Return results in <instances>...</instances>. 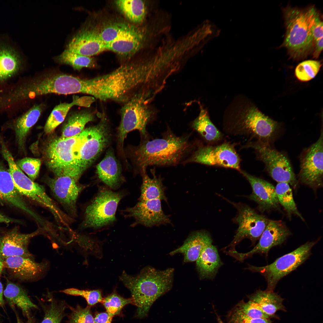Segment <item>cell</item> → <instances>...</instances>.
<instances>
[{"label":"cell","mask_w":323,"mask_h":323,"mask_svg":"<svg viewBox=\"0 0 323 323\" xmlns=\"http://www.w3.org/2000/svg\"><path fill=\"white\" fill-rule=\"evenodd\" d=\"M149 65L146 60L125 63L107 74L88 79V94L103 101L124 103L136 93L149 90Z\"/></svg>","instance_id":"6da1fadb"},{"label":"cell","mask_w":323,"mask_h":323,"mask_svg":"<svg viewBox=\"0 0 323 323\" xmlns=\"http://www.w3.org/2000/svg\"><path fill=\"white\" fill-rule=\"evenodd\" d=\"M174 271L173 268L159 270L147 266L135 276L123 272L120 280L131 293L132 304L137 308V316H147L153 303L170 290Z\"/></svg>","instance_id":"7a4b0ae2"},{"label":"cell","mask_w":323,"mask_h":323,"mask_svg":"<svg viewBox=\"0 0 323 323\" xmlns=\"http://www.w3.org/2000/svg\"><path fill=\"white\" fill-rule=\"evenodd\" d=\"M191 147L188 137L177 136L170 132L161 138L143 141L134 149L132 156L141 173L150 165L177 164Z\"/></svg>","instance_id":"3957f363"},{"label":"cell","mask_w":323,"mask_h":323,"mask_svg":"<svg viewBox=\"0 0 323 323\" xmlns=\"http://www.w3.org/2000/svg\"><path fill=\"white\" fill-rule=\"evenodd\" d=\"M283 14L286 32L283 46L294 59L306 57L313 46L312 27L318 13L313 6L301 9L288 6Z\"/></svg>","instance_id":"277c9868"},{"label":"cell","mask_w":323,"mask_h":323,"mask_svg":"<svg viewBox=\"0 0 323 323\" xmlns=\"http://www.w3.org/2000/svg\"><path fill=\"white\" fill-rule=\"evenodd\" d=\"M83 131L70 138L54 139L47 145V163L56 176H68L79 180L83 172L80 164L78 152Z\"/></svg>","instance_id":"5b68a950"},{"label":"cell","mask_w":323,"mask_h":323,"mask_svg":"<svg viewBox=\"0 0 323 323\" xmlns=\"http://www.w3.org/2000/svg\"><path fill=\"white\" fill-rule=\"evenodd\" d=\"M151 101L146 92L140 91L132 96L121 108V118L118 129L117 140L118 147L121 154L123 153L124 140L129 132L138 130L143 137L146 138V126L153 115L149 106Z\"/></svg>","instance_id":"8992f818"},{"label":"cell","mask_w":323,"mask_h":323,"mask_svg":"<svg viewBox=\"0 0 323 323\" xmlns=\"http://www.w3.org/2000/svg\"><path fill=\"white\" fill-rule=\"evenodd\" d=\"M23 87L26 100L48 94H86V79L65 74H49L24 80Z\"/></svg>","instance_id":"52a82bcc"},{"label":"cell","mask_w":323,"mask_h":323,"mask_svg":"<svg viewBox=\"0 0 323 323\" xmlns=\"http://www.w3.org/2000/svg\"><path fill=\"white\" fill-rule=\"evenodd\" d=\"M1 153L8 164L9 172L18 192L47 208L55 219L61 218L63 212L48 195L43 186L34 182L23 173L4 142L1 143Z\"/></svg>","instance_id":"ba28073f"},{"label":"cell","mask_w":323,"mask_h":323,"mask_svg":"<svg viewBox=\"0 0 323 323\" xmlns=\"http://www.w3.org/2000/svg\"><path fill=\"white\" fill-rule=\"evenodd\" d=\"M317 242H307L293 251L278 258L270 264L261 267L249 265L246 269L260 273L267 282L266 290L273 291L282 278L295 269L308 258L311 254V249Z\"/></svg>","instance_id":"9c48e42d"},{"label":"cell","mask_w":323,"mask_h":323,"mask_svg":"<svg viewBox=\"0 0 323 323\" xmlns=\"http://www.w3.org/2000/svg\"><path fill=\"white\" fill-rule=\"evenodd\" d=\"M124 196L122 192L100 187L96 196L86 208L81 227L98 228L113 222L118 203Z\"/></svg>","instance_id":"30bf717a"},{"label":"cell","mask_w":323,"mask_h":323,"mask_svg":"<svg viewBox=\"0 0 323 323\" xmlns=\"http://www.w3.org/2000/svg\"><path fill=\"white\" fill-rule=\"evenodd\" d=\"M233 104L230 112L234 125L260 139H268L273 135L278 128L277 122L249 104V101Z\"/></svg>","instance_id":"8fae6325"},{"label":"cell","mask_w":323,"mask_h":323,"mask_svg":"<svg viewBox=\"0 0 323 323\" xmlns=\"http://www.w3.org/2000/svg\"><path fill=\"white\" fill-rule=\"evenodd\" d=\"M249 146L256 151L259 158L264 163L266 170L272 178L278 183L285 182L294 188L297 181L290 162L284 154L261 141L251 143Z\"/></svg>","instance_id":"7c38bea8"},{"label":"cell","mask_w":323,"mask_h":323,"mask_svg":"<svg viewBox=\"0 0 323 323\" xmlns=\"http://www.w3.org/2000/svg\"><path fill=\"white\" fill-rule=\"evenodd\" d=\"M230 202L237 209V214L233 220L238 226L233 240L225 249L228 247L231 249H235V246L245 238L249 239L252 244L254 245L259 239L270 220L265 216L258 214L246 205Z\"/></svg>","instance_id":"4fadbf2b"},{"label":"cell","mask_w":323,"mask_h":323,"mask_svg":"<svg viewBox=\"0 0 323 323\" xmlns=\"http://www.w3.org/2000/svg\"><path fill=\"white\" fill-rule=\"evenodd\" d=\"M323 132L317 141L307 148L301 158L298 174L301 183L314 189L322 186Z\"/></svg>","instance_id":"5bb4252c"},{"label":"cell","mask_w":323,"mask_h":323,"mask_svg":"<svg viewBox=\"0 0 323 323\" xmlns=\"http://www.w3.org/2000/svg\"><path fill=\"white\" fill-rule=\"evenodd\" d=\"M240 171V158L234 146L228 143L199 147L186 161Z\"/></svg>","instance_id":"9a60e30c"},{"label":"cell","mask_w":323,"mask_h":323,"mask_svg":"<svg viewBox=\"0 0 323 323\" xmlns=\"http://www.w3.org/2000/svg\"><path fill=\"white\" fill-rule=\"evenodd\" d=\"M291 234L285 223L281 221L270 220L259 239L257 244L246 253L238 252L235 249H229L226 253L236 260L242 262L257 254L268 255L270 249L283 244Z\"/></svg>","instance_id":"2e32d148"},{"label":"cell","mask_w":323,"mask_h":323,"mask_svg":"<svg viewBox=\"0 0 323 323\" xmlns=\"http://www.w3.org/2000/svg\"><path fill=\"white\" fill-rule=\"evenodd\" d=\"M78 180L68 176H55L47 181L53 195L67 212L72 216L77 215V202L86 186Z\"/></svg>","instance_id":"e0dca14e"},{"label":"cell","mask_w":323,"mask_h":323,"mask_svg":"<svg viewBox=\"0 0 323 323\" xmlns=\"http://www.w3.org/2000/svg\"><path fill=\"white\" fill-rule=\"evenodd\" d=\"M66 49L89 57L106 50V45L100 36L98 27L89 22L84 24L72 35Z\"/></svg>","instance_id":"ac0fdd59"},{"label":"cell","mask_w":323,"mask_h":323,"mask_svg":"<svg viewBox=\"0 0 323 323\" xmlns=\"http://www.w3.org/2000/svg\"><path fill=\"white\" fill-rule=\"evenodd\" d=\"M45 231L39 227L30 233L23 234L15 227L0 235V258L3 261L13 256H20L33 259V256L28 250L30 240L33 237L44 233Z\"/></svg>","instance_id":"d6986e66"},{"label":"cell","mask_w":323,"mask_h":323,"mask_svg":"<svg viewBox=\"0 0 323 323\" xmlns=\"http://www.w3.org/2000/svg\"><path fill=\"white\" fill-rule=\"evenodd\" d=\"M124 211L125 216L135 220L134 225L140 224L151 227L171 223L169 216L164 212L159 199L139 201L134 206Z\"/></svg>","instance_id":"ffe728a7"},{"label":"cell","mask_w":323,"mask_h":323,"mask_svg":"<svg viewBox=\"0 0 323 323\" xmlns=\"http://www.w3.org/2000/svg\"><path fill=\"white\" fill-rule=\"evenodd\" d=\"M157 31L148 33L146 30L133 25L127 32L106 45V50L116 53L122 59H127L143 47L148 36H156L157 34L149 35L156 33Z\"/></svg>","instance_id":"44dd1931"},{"label":"cell","mask_w":323,"mask_h":323,"mask_svg":"<svg viewBox=\"0 0 323 323\" xmlns=\"http://www.w3.org/2000/svg\"><path fill=\"white\" fill-rule=\"evenodd\" d=\"M0 202L17 208L32 217L38 224L43 225L45 220L26 204L15 186L9 169L0 159Z\"/></svg>","instance_id":"7402d4cb"},{"label":"cell","mask_w":323,"mask_h":323,"mask_svg":"<svg viewBox=\"0 0 323 323\" xmlns=\"http://www.w3.org/2000/svg\"><path fill=\"white\" fill-rule=\"evenodd\" d=\"M4 269L15 279L22 281L34 280L45 271V262L37 263L33 259L20 256L8 257L3 261Z\"/></svg>","instance_id":"603a6c76"},{"label":"cell","mask_w":323,"mask_h":323,"mask_svg":"<svg viewBox=\"0 0 323 323\" xmlns=\"http://www.w3.org/2000/svg\"><path fill=\"white\" fill-rule=\"evenodd\" d=\"M240 172L248 180L252 189L249 198L255 202L262 211L279 208V203L275 188L271 183L241 170Z\"/></svg>","instance_id":"cb8c5ba5"},{"label":"cell","mask_w":323,"mask_h":323,"mask_svg":"<svg viewBox=\"0 0 323 323\" xmlns=\"http://www.w3.org/2000/svg\"><path fill=\"white\" fill-rule=\"evenodd\" d=\"M21 55L10 44L0 42V86L19 75L24 68Z\"/></svg>","instance_id":"d4e9b609"},{"label":"cell","mask_w":323,"mask_h":323,"mask_svg":"<svg viewBox=\"0 0 323 323\" xmlns=\"http://www.w3.org/2000/svg\"><path fill=\"white\" fill-rule=\"evenodd\" d=\"M212 243L211 238L208 232L204 231H196L191 233L181 246L171 252L170 254L181 253L184 256V262L195 261L204 249L212 244Z\"/></svg>","instance_id":"484cf974"},{"label":"cell","mask_w":323,"mask_h":323,"mask_svg":"<svg viewBox=\"0 0 323 323\" xmlns=\"http://www.w3.org/2000/svg\"><path fill=\"white\" fill-rule=\"evenodd\" d=\"M96 173L99 179L111 189L120 187L123 179L120 166L111 149L96 167Z\"/></svg>","instance_id":"4316f807"},{"label":"cell","mask_w":323,"mask_h":323,"mask_svg":"<svg viewBox=\"0 0 323 323\" xmlns=\"http://www.w3.org/2000/svg\"><path fill=\"white\" fill-rule=\"evenodd\" d=\"M44 106L42 104L34 105L12 121L11 125L15 131L16 141L20 150H24L27 135L31 128L38 121Z\"/></svg>","instance_id":"83f0119b"},{"label":"cell","mask_w":323,"mask_h":323,"mask_svg":"<svg viewBox=\"0 0 323 323\" xmlns=\"http://www.w3.org/2000/svg\"><path fill=\"white\" fill-rule=\"evenodd\" d=\"M72 98L71 102L60 103L54 108L44 126V131L46 134L52 133L56 128L63 121L72 106L77 105L89 107L95 100L94 98L92 96L80 97L74 95Z\"/></svg>","instance_id":"f1b7e54d"},{"label":"cell","mask_w":323,"mask_h":323,"mask_svg":"<svg viewBox=\"0 0 323 323\" xmlns=\"http://www.w3.org/2000/svg\"><path fill=\"white\" fill-rule=\"evenodd\" d=\"M196 261L201 279H213L223 265L217 248L212 244L204 249Z\"/></svg>","instance_id":"f546056e"},{"label":"cell","mask_w":323,"mask_h":323,"mask_svg":"<svg viewBox=\"0 0 323 323\" xmlns=\"http://www.w3.org/2000/svg\"><path fill=\"white\" fill-rule=\"evenodd\" d=\"M3 295L11 306L16 305L22 310L24 315L29 317L31 310L38 307L31 301L26 292L19 285L8 282Z\"/></svg>","instance_id":"4dcf8cb0"},{"label":"cell","mask_w":323,"mask_h":323,"mask_svg":"<svg viewBox=\"0 0 323 323\" xmlns=\"http://www.w3.org/2000/svg\"><path fill=\"white\" fill-rule=\"evenodd\" d=\"M151 172L153 176L152 178L147 175L146 171L141 173L142 182L139 201L159 199L167 202L165 187L163 185L162 179L161 177H158L155 175L153 170Z\"/></svg>","instance_id":"1f68e13d"},{"label":"cell","mask_w":323,"mask_h":323,"mask_svg":"<svg viewBox=\"0 0 323 323\" xmlns=\"http://www.w3.org/2000/svg\"><path fill=\"white\" fill-rule=\"evenodd\" d=\"M250 300L258 304L270 318L274 316L277 311L285 310L283 304V299L273 291L258 290L250 297Z\"/></svg>","instance_id":"d6a6232c"},{"label":"cell","mask_w":323,"mask_h":323,"mask_svg":"<svg viewBox=\"0 0 323 323\" xmlns=\"http://www.w3.org/2000/svg\"><path fill=\"white\" fill-rule=\"evenodd\" d=\"M95 118L94 113L90 110H82L72 112L64 125L60 138H66L77 135L83 130L87 123L93 121Z\"/></svg>","instance_id":"836d02e7"},{"label":"cell","mask_w":323,"mask_h":323,"mask_svg":"<svg viewBox=\"0 0 323 323\" xmlns=\"http://www.w3.org/2000/svg\"><path fill=\"white\" fill-rule=\"evenodd\" d=\"M115 3L121 13L129 21L141 25L146 19L147 8L146 3L141 0H117Z\"/></svg>","instance_id":"e575fe53"},{"label":"cell","mask_w":323,"mask_h":323,"mask_svg":"<svg viewBox=\"0 0 323 323\" xmlns=\"http://www.w3.org/2000/svg\"><path fill=\"white\" fill-rule=\"evenodd\" d=\"M199 105V113L192 122V127L208 141L219 140L221 136L220 132L211 121L207 110Z\"/></svg>","instance_id":"d590c367"},{"label":"cell","mask_w":323,"mask_h":323,"mask_svg":"<svg viewBox=\"0 0 323 323\" xmlns=\"http://www.w3.org/2000/svg\"><path fill=\"white\" fill-rule=\"evenodd\" d=\"M54 60L58 63L69 65L78 71L83 68H93L96 65L95 60L91 57L81 55L66 49L54 57Z\"/></svg>","instance_id":"8d00e7d4"},{"label":"cell","mask_w":323,"mask_h":323,"mask_svg":"<svg viewBox=\"0 0 323 323\" xmlns=\"http://www.w3.org/2000/svg\"><path fill=\"white\" fill-rule=\"evenodd\" d=\"M275 190L279 202L286 211L289 218L294 214L304 220V218L297 209L289 184L285 182L278 183Z\"/></svg>","instance_id":"74e56055"},{"label":"cell","mask_w":323,"mask_h":323,"mask_svg":"<svg viewBox=\"0 0 323 323\" xmlns=\"http://www.w3.org/2000/svg\"><path fill=\"white\" fill-rule=\"evenodd\" d=\"M133 25L121 21L107 23L98 28L100 36L106 46L128 31Z\"/></svg>","instance_id":"f35d334b"},{"label":"cell","mask_w":323,"mask_h":323,"mask_svg":"<svg viewBox=\"0 0 323 323\" xmlns=\"http://www.w3.org/2000/svg\"><path fill=\"white\" fill-rule=\"evenodd\" d=\"M102 303L106 312L113 317L119 314L125 306L129 304H132V301L131 298H125L115 291L103 298Z\"/></svg>","instance_id":"ab89813d"},{"label":"cell","mask_w":323,"mask_h":323,"mask_svg":"<svg viewBox=\"0 0 323 323\" xmlns=\"http://www.w3.org/2000/svg\"><path fill=\"white\" fill-rule=\"evenodd\" d=\"M66 307L63 302L51 300L44 309V316L41 323H61Z\"/></svg>","instance_id":"60d3db41"},{"label":"cell","mask_w":323,"mask_h":323,"mask_svg":"<svg viewBox=\"0 0 323 323\" xmlns=\"http://www.w3.org/2000/svg\"><path fill=\"white\" fill-rule=\"evenodd\" d=\"M322 64L320 62L307 60L300 63L296 67L295 74L297 78L302 81L312 79L319 71Z\"/></svg>","instance_id":"b9f144b4"},{"label":"cell","mask_w":323,"mask_h":323,"mask_svg":"<svg viewBox=\"0 0 323 323\" xmlns=\"http://www.w3.org/2000/svg\"><path fill=\"white\" fill-rule=\"evenodd\" d=\"M61 292L67 294L83 297L86 300L88 306L90 307L98 303H102L103 298L101 291L98 289L80 290L77 288H70L63 290Z\"/></svg>","instance_id":"7bdbcfd3"},{"label":"cell","mask_w":323,"mask_h":323,"mask_svg":"<svg viewBox=\"0 0 323 323\" xmlns=\"http://www.w3.org/2000/svg\"><path fill=\"white\" fill-rule=\"evenodd\" d=\"M16 163L33 181L38 177L41 163L40 159L26 157L18 160Z\"/></svg>","instance_id":"ee69618b"},{"label":"cell","mask_w":323,"mask_h":323,"mask_svg":"<svg viewBox=\"0 0 323 323\" xmlns=\"http://www.w3.org/2000/svg\"><path fill=\"white\" fill-rule=\"evenodd\" d=\"M70 309L68 323H94L90 306L83 308L78 305L75 307H70Z\"/></svg>","instance_id":"f6af8a7d"},{"label":"cell","mask_w":323,"mask_h":323,"mask_svg":"<svg viewBox=\"0 0 323 323\" xmlns=\"http://www.w3.org/2000/svg\"><path fill=\"white\" fill-rule=\"evenodd\" d=\"M236 309L245 316L250 318H270L263 312L258 304L250 300L247 302H240L238 304Z\"/></svg>","instance_id":"bcb514c9"},{"label":"cell","mask_w":323,"mask_h":323,"mask_svg":"<svg viewBox=\"0 0 323 323\" xmlns=\"http://www.w3.org/2000/svg\"><path fill=\"white\" fill-rule=\"evenodd\" d=\"M230 320L231 323H272L269 319L249 318L236 309L232 313Z\"/></svg>","instance_id":"7dc6e473"},{"label":"cell","mask_w":323,"mask_h":323,"mask_svg":"<svg viewBox=\"0 0 323 323\" xmlns=\"http://www.w3.org/2000/svg\"><path fill=\"white\" fill-rule=\"evenodd\" d=\"M314 42L323 38V22L319 14L316 17L312 27Z\"/></svg>","instance_id":"c3c4849f"},{"label":"cell","mask_w":323,"mask_h":323,"mask_svg":"<svg viewBox=\"0 0 323 323\" xmlns=\"http://www.w3.org/2000/svg\"><path fill=\"white\" fill-rule=\"evenodd\" d=\"M112 318L106 312L98 313L94 317V323H111Z\"/></svg>","instance_id":"681fc988"},{"label":"cell","mask_w":323,"mask_h":323,"mask_svg":"<svg viewBox=\"0 0 323 323\" xmlns=\"http://www.w3.org/2000/svg\"><path fill=\"white\" fill-rule=\"evenodd\" d=\"M314 48L313 54L314 58H317L323 49V38L314 42Z\"/></svg>","instance_id":"f907efd6"},{"label":"cell","mask_w":323,"mask_h":323,"mask_svg":"<svg viewBox=\"0 0 323 323\" xmlns=\"http://www.w3.org/2000/svg\"><path fill=\"white\" fill-rule=\"evenodd\" d=\"M19 220L9 217L0 213V223H20Z\"/></svg>","instance_id":"816d5d0a"},{"label":"cell","mask_w":323,"mask_h":323,"mask_svg":"<svg viewBox=\"0 0 323 323\" xmlns=\"http://www.w3.org/2000/svg\"><path fill=\"white\" fill-rule=\"evenodd\" d=\"M3 285L0 281V307H2L4 305L3 298Z\"/></svg>","instance_id":"f5cc1de1"},{"label":"cell","mask_w":323,"mask_h":323,"mask_svg":"<svg viewBox=\"0 0 323 323\" xmlns=\"http://www.w3.org/2000/svg\"><path fill=\"white\" fill-rule=\"evenodd\" d=\"M3 261L0 258V274L1 273L3 269Z\"/></svg>","instance_id":"db71d44e"},{"label":"cell","mask_w":323,"mask_h":323,"mask_svg":"<svg viewBox=\"0 0 323 323\" xmlns=\"http://www.w3.org/2000/svg\"><path fill=\"white\" fill-rule=\"evenodd\" d=\"M17 318V323H25L22 321L20 319L18 316L16 315ZM29 323V322L27 323Z\"/></svg>","instance_id":"11a10c76"},{"label":"cell","mask_w":323,"mask_h":323,"mask_svg":"<svg viewBox=\"0 0 323 323\" xmlns=\"http://www.w3.org/2000/svg\"><path fill=\"white\" fill-rule=\"evenodd\" d=\"M217 319L219 323H224L222 321V320L221 319H220V318L218 317Z\"/></svg>","instance_id":"9f6ffc18"}]
</instances>
